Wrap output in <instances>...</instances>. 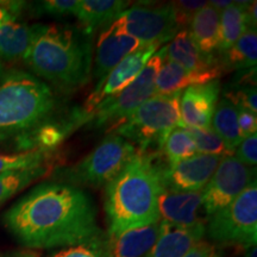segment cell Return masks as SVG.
Instances as JSON below:
<instances>
[{"instance_id":"6da1fadb","label":"cell","mask_w":257,"mask_h":257,"mask_svg":"<svg viewBox=\"0 0 257 257\" xmlns=\"http://www.w3.org/2000/svg\"><path fill=\"white\" fill-rule=\"evenodd\" d=\"M3 224L27 249H51L95 242L102 234L92 198L59 181L38 184L4 213Z\"/></svg>"},{"instance_id":"d590c367","label":"cell","mask_w":257,"mask_h":257,"mask_svg":"<svg viewBox=\"0 0 257 257\" xmlns=\"http://www.w3.org/2000/svg\"><path fill=\"white\" fill-rule=\"evenodd\" d=\"M184 257H221V253L214 244L201 239Z\"/></svg>"},{"instance_id":"d6986e66","label":"cell","mask_w":257,"mask_h":257,"mask_svg":"<svg viewBox=\"0 0 257 257\" xmlns=\"http://www.w3.org/2000/svg\"><path fill=\"white\" fill-rule=\"evenodd\" d=\"M126 9L128 2L123 0H81L75 16L78 27L85 34L93 36L98 29L113 23Z\"/></svg>"},{"instance_id":"7a4b0ae2","label":"cell","mask_w":257,"mask_h":257,"mask_svg":"<svg viewBox=\"0 0 257 257\" xmlns=\"http://www.w3.org/2000/svg\"><path fill=\"white\" fill-rule=\"evenodd\" d=\"M92 38L78 25L41 24L23 62L42 81L75 91L91 79Z\"/></svg>"},{"instance_id":"b9f144b4","label":"cell","mask_w":257,"mask_h":257,"mask_svg":"<svg viewBox=\"0 0 257 257\" xmlns=\"http://www.w3.org/2000/svg\"><path fill=\"white\" fill-rule=\"evenodd\" d=\"M5 74V70H4V64L0 62V79L3 78V75Z\"/></svg>"},{"instance_id":"7402d4cb","label":"cell","mask_w":257,"mask_h":257,"mask_svg":"<svg viewBox=\"0 0 257 257\" xmlns=\"http://www.w3.org/2000/svg\"><path fill=\"white\" fill-rule=\"evenodd\" d=\"M219 18L220 15L207 2V5L199 10L188 25L187 31L193 43L207 55H214L218 49Z\"/></svg>"},{"instance_id":"277c9868","label":"cell","mask_w":257,"mask_h":257,"mask_svg":"<svg viewBox=\"0 0 257 257\" xmlns=\"http://www.w3.org/2000/svg\"><path fill=\"white\" fill-rule=\"evenodd\" d=\"M57 98L49 83L22 70H9L0 79V143L18 144L53 120Z\"/></svg>"},{"instance_id":"484cf974","label":"cell","mask_w":257,"mask_h":257,"mask_svg":"<svg viewBox=\"0 0 257 257\" xmlns=\"http://www.w3.org/2000/svg\"><path fill=\"white\" fill-rule=\"evenodd\" d=\"M225 60L221 66L234 70L256 68L257 61V34L256 30L248 29L236 43L224 53Z\"/></svg>"},{"instance_id":"4dcf8cb0","label":"cell","mask_w":257,"mask_h":257,"mask_svg":"<svg viewBox=\"0 0 257 257\" xmlns=\"http://www.w3.org/2000/svg\"><path fill=\"white\" fill-rule=\"evenodd\" d=\"M81 0H44L38 5L42 14L54 17L76 16Z\"/></svg>"},{"instance_id":"3957f363","label":"cell","mask_w":257,"mask_h":257,"mask_svg":"<svg viewBox=\"0 0 257 257\" xmlns=\"http://www.w3.org/2000/svg\"><path fill=\"white\" fill-rule=\"evenodd\" d=\"M156 153L138 152L105 187L107 233H121L159 223V197L163 191Z\"/></svg>"},{"instance_id":"7c38bea8","label":"cell","mask_w":257,"mask_h":257,"mask_svg":"<svg viewBox=\"0 0 257 257\" xmlns=\"http://www.w3.org/2000/svg\"><path fill=\"white\" fill-rule=\"evenodd\" d=\"M224 157L195 154L161 168V184L169 192H201Z\"/></svg>"},{"instance_id":"d4e9b609","label":"cell","mask_w":257,"mask_h":257,"mask_svg":"<svg viewBox=\"0 0 257 257\" xmlns=\"http://www.w3.org/2000/svg\"><path fill=\"white\" fill-rule=\"evenodd\" d=\"M54 167L42 166L0 174V206L37 180L50 175Z\"/></svg>"},{"instance_id":"ba28073f","label":"cell","mask_w":257,"mask_h":257,"mask_svg":"<svg viewBox=\"0 0 257 257\" xmlns=\"http://www.w3.org/2000/svg\"><path fill=\"white\" fill-rule=\"evenodd\" d=\"M166 59L167 46H163L148 61L146 67L135 78L134 81L128 83L118 94L99 105L92 112L89 120L94 121L96 126L110 124V128L121 123L143 102L155 95L157 73Z\"/></svg>"},{"instance_id":"f1b7e54d","label":"cell","mask_w":257,"mask_h":257,"mask_svg":"<svg viewBox=\"0 0 257 257\" xmlns=\"http://www.w3.org/2000/svg\"><path fill=\"white\" fill-rule=\"evenodd\" d=\"M186 128L189 131L193 141H194L198 154L219 156V157L233 156V153L226 147V144L223 142V140L218 136L216 131H214L212 127H206V128L186 127Z\"/></svg>"},{"instance_id":"f35d334b","label":"cell","mask_w":257,"mask_h":257,"mask_svg":"<svg viewBox=\"0 0 257 257\" xmlns=\"http://www.w3.org/2000/svg\"><path fill=\"white\" fill-rule=\"evenodd\" d=\"M0 257H40V253L31 249L12 250L8 252H0Z\"/></svg>"},{"instance_id":"4316f807","label":"cell","mask_w":257,"mask_h":257,"mask_svg":"<svg viewBox=\"0 0 257 257\" xmlns=\"http://www.w3.org/2000/svg\"><path fill=\"white\" fill-rule=\"evenodd\" d=\"M55 150H28L14 154H0V174L14 170L55 166Z\"/></svg>"},{"instance_id":"5bb4252c","label":"cell","mask_w":257,"mask_h":257,"mask_svg":"<svg viewBox=\"0 0 257 257\" xmlns=\"http://www.w3.org/2000/svg\"><path fill=\"white\" fill-rule=\"evenodd\" d=\"M161 230L162 223L160 220L121 233H102L96 240V246L101 257H142L153 248Z\"/></svg>"},{"instance_id":"44dd1931","label":"cell","mask_w":257,"mask_h":257,"mask_svg":"<svg viewBox=\"0 0 257 257\" xmlns=\"http://www.w3.org/2000/svg\"><path fill=\"white\" fill-rule=\"evenodd\" d=\"M41 24L29 25L17 21L0 27V62L23 61Z\"/></svg>"},{"instance_id":"e575fe53","label":"cell","mask_w":257,"mask_h":257,"mask_svg":"<svg viewBox=\"0 0 257 257\" xmlns=\"http://www.w3.org/2000/svg\"><path fill=\"white\" fill-rule=\"evenodd\" d=\"M237 120H238V128L242 140L251 136L257 133V115L245 108H238Z\"/></svg>"},{"instance_id":"8fae6325","label":"cell","mask_w":257,"mask_h":257,"mask_svg":"<svg viewBox=\"0 0 257 257\" xmlns=\"http://www.w3.org/2000/svg\"><path fill=\"white\" fill-rule=\"evenodd\" d=\"M159 48L160 46H155V44L141 47L140 49L135 50L124 60H121L104 79L96 83L93 92L86 98L85 102L79 110L83 121L89 120V115L99 105L118 94L128 83L134 81L135 78L146 67L148 61L155 55Z\"/></svg>"},{"instance_id":"52a82bcc","label":"cell","mask_w":257,"mask_h":257,"mask_svg":"<svg viewBox=\"0 0 257 257\" xmlns=\"http://www.w3.org/2000/svg\"><path fill=\"white\" fill-rule=\"evenodd\" d=\"M206 232L219 244L256 246L257 240V186L252 182L238 198L207 219Z\"/></svg>"},{"instance_id":"9c48e42d","label":"cell","mask_w":257,"mask_h":257,"mask_svg":"<svg viewBox=\"0 0 257 257\" xmlns=\"http://www.w3.org/2000/svg\"><path fill=\"white\" fill-rule=\"evenodd\" d=\"M120 30L136 38L142 46H162L180 31L176 27L172 4L134 5L114 21Z\"/></svg>"},{"instance_id":"2e32d148","label":"cell","mask_w":257,"mask_h":257,"mask_svg":"<svg viewBox=\"0 0 257 257\" xmlns=\"http://www.w3.org/2000/svg\"><path fill=\"white\" fill-rule=\"evenodd\" d=\"M201 192H169L163 189L159 197L161 220L181 227H194L207 224L201 217ZM206 214V213H205Z\"/></svg>"},{"instance_id":"cb8c5ba5","label":"cell","mask_w":257,"mask_h":257,"mask_svg":"<svg viewBox=\"0 0 257 257\" xmlns=\"http://www.w3.org/2000/svg\"><path fill=\"white\" fill-rule=\"evenodd\" d=\"M237 113H238V110L236 105L223 96L217 102L211 123V127L216 131V134L233 154L236 148L242 142Z\"/></svg>"},{"instance_id":"ac0fdd59","label":"cell","mask_w":257,"mask_h":257,"mask_svg":"<svg viewBox=\"0 0 257 257\" xmlns=\"http://www.w3.org/2000/svg\"><path fill=\"white\" fill-rule=\"evenodd\" d=\"M162 230L146 257H184L206 233V225L181 227L161 220Z\"/></svg>"},{"instance_id":"9a60e30c","label":"cell","mask_w":257,"mask_h":257,"mask_svg":"<svg viewBox=\"0 0 257 257\" xmlns=\"http://www.w3.org/2000/svg\"><path fill=\"white\" fill-rule=\"evenodd\" d=\"M143 47L140 41L120 30L114 22L106 27L96 42L93 76L100 81L112 69L135 50Z\"/></svg>"},{"instance_id":"8992f818","label":"cell","mask_w":257,"mask_h":257,"mask_svg":"<svg viewBox=\"0 0 257 257\" xmlns=\"http://www.w3.org/2000/svg\"><path fill=\"white\" fill-rule=\"evenodd\" d=\"M137 153V147L126 138L110 134L78 163L56 172V180L75 187H106Z\"/></svg>"},{"instance_id":"e0dca14e","label":"cell","mask_w":257,"mask_h":257,"mask_svg":"<svg viewBox=\"0 0 257 257\" xmlns=\"http://www.w3.org/2000/svg\"><path fill=\"white\" fill-rule=\"evenodd\" d=\"M223 72L224 68L221 64L207 72H191L180 64L166 59L157 73L155 94H173V93L182 92L189 86L205 85V83L217 81Z\"/></svg>"},{"instance_id":"5b68a950","label":"cell","mask_w":257,"mask_h":257,"mask_svg":"<svg viewBox=\"0 0 257 257\" xmlns=\"http://www.w3.org/2000/svg\"><path fill=\"white\" fill-rule=\"evenodd\" d=\"M181 93L155 94L108 133L126 138L138 152L149 153L150 148L162 150L168 135L180 124Z\"/></svg>"},{"instance_id":"83f0119b","label":"cell","mask_w":257,"mask_h":257,"mask_svg":"<svg viewBox=\"0 0 257 257\" xmlns=\"http://www.w3.org/2000/svg\"><path fill=\"white\" fill-rule=\"evenodd\" d=\"M162 152L168 160V165H175L180 161L189 159L198 154L197 147L189 131L181 126H176L168 135L162 147Z\"/></svg>"},{"instance_id":"ffe728a7","label":"cell","mask_w":257,"mask_h":257,"mask_svg":"<svg viewBox=\"0 0 257 257\" xmlns=\"http://www.w3.org/2000/svg\"><path fill=\"white\" fill-rule=\"evenodd\" d=\"M167 60L180 64L191 72H207L220 66L214 55L204 54L193 43L187 30H181L167 46Z\"/></svg>"},{"instance_id":"603a6c76","label":"cell","mask_w":257,"mask_h":257,"mask_svg":"<svg viewBox=\"0 0 257 257\" xmlns=\"http://www.w3.org/2000/svg\"><path fill=\"white\" fill-rule=\"evenodd\" d=\"M249 2H232L229 8L220 14L219 43L218 51L224 54L236 43V41L248 30L245 9Z\"/></svg>"},{"instance_id":"1f68e13d","label":"cell","mask_w":257,"mask_h":257,"mask_svg":"<svg viewBox=\"0 0 257 257\" xmlns=\"http://www.w3.org/2000/svg\"><path fill=\"white\" fill-rule=\"evenodd\" d=\"M224 96L232 101L236 107L245 108L257 114V92L255 86L243 85V87L237 89L236 92H231Z\"/></svg>"},{"instance_id":"60d3db41","label":"cell","mask_w":257,"mask_h":257,"mask_svg":"<svg viewBox=\"0 0 257 257\" xmlns=\"http://www.w3.org/2000/svg\"><path fill=\"white\" fill-rule=\"evenodd\" d=\"M246 257H256V246H252Z\"/></svg>"},{"instance_id":"ab89813d","label":"cell","mask_w":257,"mask_h":257,"mask_svg":"<svg viewBox=\"0 0 257 257\" xmlns=\"http://www.w3.org/2000/svg\"><path fill=\"white\" fill-rule=\"evenodd\" d=\"M231 4H232V2H231V0H212V2H208V5L216 10L219 15L223 11H225L227 8H229Z\"/></svg>"},{"instance_id":"74e56055","label":"cell","mask_w":257,"mask_h":257,"mask_svg":"<svg viewBox=\"0 0 257 257\" xmlns=\"http://www.w3.org/2000/svg\"><path fill=\"white\" fill-rule=\"evenodd\" d=\"M245 15H246V25H248V29L256 30V27H257V3L256 2H249V4L245 9Z\"/></svg>"},{"instance_id":"30bf717a","label":"cell","mask_w":257,"mask_h":257,"mask_svg":"<svg viewBox=\"0 0 257 257\" xmlns=\"http://www.w3.org/2000/svg\"><path fill=\"white\" fill-rule=\"evenodd\" d=\"M255 181V168L243 165L234 156L221 159L201 191L202 207L207 218L233 202Z\"/></svg>"},{"instance_id":"836d02e7","label":"cell","mask_w":257,"mask_h":257,"mask_svg":"<svg viewBox=\"0 0 257 257\" xmlns=\"http://www.w3.org/2000/svg\"><path fill=\"white\" fill-rule=\"evenodd\" d=\"M96 240L93 243L81 244V245L68 246V248L61 250L51 257H101L98 246H96Z\"/></svg>"},{"instance_id":"8d00e7d4","label":"cell","mask_w":257,"mask_h":257,"mask_svg":"<svg viewBox=\"0 0 257 257\" xmlns=\"http://www.w3.org/2000/svg\"><path fill=\"white\" fill-rule=\"evenodd\" d=\"M22 3L17 2H0V27L9 22L17 21Z\"/></svg>"},{"instance_id":"d6a6232c","label":"cell","mask_w":257,"mask_h":257,"mask_svg":"<svg viewBox=\"0 0 257 257\" xmlns=\"http://www.w3.org/2000/svg\"><path fill=\"white\" fill-rule=\"evenodd\" d=\"M233 156L243 165L255 168L257 163V135L244 138L234 150Z\"/></svg>"},{"instance_id":"4fadbf2b","label":"cell","mask_w":257,"mask_h":257,"mask_svg":"<svg viewBox=\"0 0 257 257\" xmlns=\"http://www.w3.org/2000/svg\"><path fill=\"white\" fill-rule=\"evenodd\" d=\"M220 83L212 81L205 85L189 86L180 98V124L181 127H211L212 117L219 100Z\"/></svg>"},{"instance_id":"f546056e","label":"cell","mask_w":257,"mask_h":257,"mask_svg":"<svg viewBox=\"0 0 257 257\" xmlns=\"http://www.w3.org/2000/svg\"><path fill=\"white\" fill-rule=\"evenodd\" d=\"M174 15V21L176 27L180 31L187 30L189 23L194 17L195 14L207 5V2L202 0H178V2L170 3Z\"/></svg>"}]
</instances>
